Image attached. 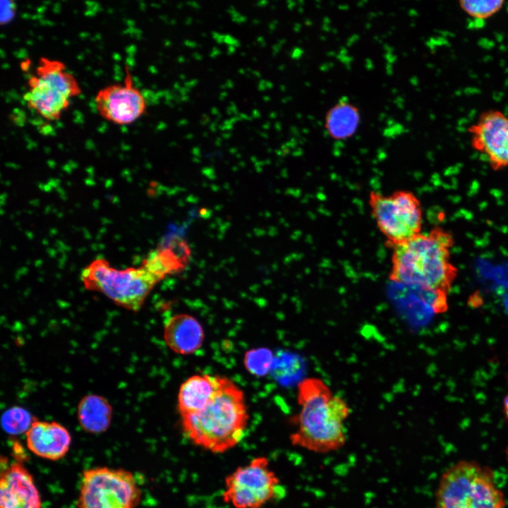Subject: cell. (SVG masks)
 <instances>
[{
    "label": "cell",
    "mask_w": 508,
    "mask_h": 508,
    "mask_svg": "<svg viewBox=\"0 0 508 508\" xmlns=\"http://www.w3.org/2000/svg\"><path fill=\"white\" fill-rule=\"evenodd\" d=\"M15 452L9 463L1 458L0 508H42L34 478L23 463V455Z\"/></svg>",
    "instance_id": "8fae6325"
},
{
    "label": "cell",
    "mask_w": 508,
    "mask_h": 508,
    "mask_svg": "<svg viewBox=\"0 0 508 508\" xmlns=\"http://www.w3.org/2000/svg\"><path fill=\"white\" fill-rule=\"evenodd\" d=\"M35 418L25 408L13 406L7 409L1 415V424L3 430L10 435H18L30 428Z\"/></svg>",
    "instance_id": "ac0fdd59"
},
{
    "label": "cell",
    "mask_w": 508,
    "mask_h": 508,
    "mask_svg": "<svg viewBox=\"0 0 508 508\" xmlns=\"http://www.w3.org/2000/svg\"><path fill=\"white\" fill-rule=\"evenodd\" d=\"M299 412L291 418L295 429L290 435L292 445L316 454L341 449L346 442L345 423L351 413L347 402L334 395L319 377H307L298 385Z\"/></svg>",
    "instance_id": "6da1fadb"
},
{
    "label": "cell",
    "mask_w": 508,
    "mask_h": 508,
    "mask_svg": "<svg viewBox=\"0 0 508 508\" xmlns=\"http://www.w3.org/2000/svg\"><path fill=\"white\" fill-rule=\"evenodd\" d=\"M472 147L483 155L492 169L508 168V116L497 109L481 113L468 129Z\"/></svg>",
    "instance_id": "30bf717a"
},
{
    "label": "cell",
    "mask_w": 508,
    "mask_h": 508,
    "mask_svg": "<svg viewBox=\"0 0 508 508\" xmlns=\"http://www.w3.org/2000/svg\"><path fill=\"white\" fill-rule=\"evenodd\" d=\"M141 490L124 468L98 466L82 473L77 508H136Z\"/></svg>",
    "instance_id": "8992f818"
},
{
    "label": "cell",
    "mask_w": 508,
    "mask_h": 508,
    "mask_svg": "<svg viewBox=\"0 0 508 508\" xmlns=\"http://www.w3.org/2000/svg\"><path fill=\"white\" fill-rule=\"evenodd\" d=\"M205 333L202 325L193 316L179 313L171 316L164 327V340L174 352L190 355L202 346Z\"/></svg>",
    "instance_id": "5bb4252c"
},
{
    "label": "cell",
    "mask_w": 508,
    "mask_h": 508,
    "mask_svg": "<svg viewBox=\"0 0 508 508\" xmlns=\"http://www.w3.org/2000/svg\"><path fill=\"white\" fill-rule=\"evenodd\" d=\"M126 86L114 85L101 90L95 97V107L100 114L119 124L133 121L143 112L145 107L141 92L132 87L128 70Z\"/></svg>",
    "instance_id": "7c38bea8"
},
{
    "label": "cell",
    "mask_w": 508,
    "mask_h": 508,
    "mask_svg": "<svg viewBox=\"0 0 508 508\" xmlns=\"http://www.w3.org/2000/svg\"><path fill=\"white\" fill-rule=\"evenodd\" d=\"M368 205L389 247L403 243L422 232V207L413 193L402 190L391 194L371 191Z\"/></svg>",
    "instance_id": "52a82bcc"
},
{
    "label": "cell",
    "mask_w": 508,
    "mask_h": 508,
    "mask_svg": "<svg viewBox=\"0 0 508 508\" xmlns=\"http://www.w3.org/2000/svg\"><path fill=\"white\" fill-rule=\"evenodd\" d=\"M16 6L12 1H1V23H7L11 20L15 14Z\"/></svg>",
    "instance_id": "44dd1931"
},
{
    "label": "cell",
    "mask_w": 508,
    "mask_h": 508,
    "mask_svg": "<svg viewBox=\"0 0 508 508\" xmlns=\"http://www.w3.org/2000/svg\"><path fill=\"white\" fill-rule=\"evenodd\" d=\"M433 508H505V501L489 468L461 461L442 475Z\"/></svg>",
    "instance_id": "5b68a950"
},
{
    "label": "cell",
    "mask_w": 508,
    "mask_h": 508,
    "mask_svg": "<svg viewBox=\"0 0 508 508\" xmlns=\"http://www.w3.org/2000/svg\"><path fill=\"white\" fill-rule=\"evenodd\" d=\"M273 362L272 352L266 348L248 351L243 358L246 370L250 374L261 377L268 373Z\"/></svg>",
    "instance_id": "d6986e66"
},
{
    "label": "cell",
    "mask_w": 508,
    "mask_h": 508,
    "mask_svg": "<svg viewBox=\"0 0 508 508\" xmlns=\"http://www.w3.org/2000/svg\"><path fill=\"white\" fill-rule=\"evenodd\" d=\"M181 417L186 436L214 454L229 451L243 440L249 418L243 392L226 377L203 409Z\"/></svg>",
    "instance_id": "3957f363"
},
{
    "label": "cell",
    "mask_w": 508,
    "mask_h": 508,
    "mask_svg": "<svg viewBox=\"0 0 508 508\" xmlns=\"http://www.w3.org/2000/svg\"><path fill=\"white\" fill-rule=\"evenodd\" d=\"M279 487L268 459L258 456L226 477L222 498L235 508H261L277 496Z\"/></svg>",
    "instance_id": "ba28073f"
},
{
    "label": "cell",
    "mask_w": 508,
    "mask_h": 508,
    "mask_svg": "<svg viewBox=\"0 0 508 508\" xmlns=\"http://www.w3.org/2000/svg\"><path fill=\"white\" fill-rule=\"evenodd\" d=\"M166 277L156 258L148 253L137 267L117 269L103 258L92 261L81 272L85 288L103 294L117 306L139 310L154 286Z\"/></svg>",
    "instance_id": "277c9868"
},
{
    "label": "cell",
    "mask_w": 508,
    "mask_h": 508,
    "mask_svg": "<svg viewBox=\"0 0 508 508\" xmlns=\"http://www.w3.org/2000/svg\"><path fill=\"white\" fill-rule=\"evenodd\" d=\"M507 464H508V447H507Z\"/></svg>",
    "instance_id": "d4e9b609"
},
{
    "label": "cell",
    "mask_w": 508,
    "mask_h": 508,
    "mask_svg": "<svg viewBox=\"0 0 508 508\" xmlns=\"http://www.w3.org/2000/svg\"><path fill=\"white\" fill-rule=\"evenodd\" d=\"M503 405L504 413L508 418V394L504 399Z\"/></svg>",
    "instance_id": "603a6c76"
},
{
    "label": "cell",
    "mask_w": 508,
    "mask_h": 508,
    "mask_svg": "<svg viewBox=\"0 0 508 508\" xmlns=\"http://www.w3.org/2000/svg\"><path fill=\"white\" fill-rule=\"evenodd\" d=\"M361 121L359 108L343 97L326 112L324 127L327 135L335 140H344L353 137Z\"/></svg>",
    "instance_id": "2e32d148"
},
{
    "label": "cell",
    "mask_w": 508,
    "mask_h": 508,
    "mask_svg": "<svg viewBox=\"0 0 508 508\" xmlns=\"http://www.w3.org/2000/svg\"><path fill=\"white\" fill-rule=\"evenodd\" d=\"M25 435L28 449L36 456L47 460L61 459L71 447L69 431L55 421L35 418Z\"/></svg>",
    "instance_id": "4fadbf2b"
},
{
    "label": "cell",
    "mask_w": 508,
    "mask_h": 508,
    "mask_svg": "<svg viewBox=\"0 0 508 508\" xmlns=\"http://www.w3.org/2000/svg\"><path fill=\"white\" fill-rule=\"evenodd\" d=\"M28 64H29V62H28V61H23V62L21 64V67H22V68H23V70H26L27 68H28Z\"/></svg>",
    "instance_id": "cb8c5ba5"
},
{
    "label": "cell",
    "mask_w": 508,
    "mask_h": 508,
    "mask_svg": "<svg viewBox=\"0 0 508 508\" xmlns=\"http://www.w3.org/2000/svg\"><path fill=\"white\" fill-rule=\"evenodd\" d=\"M454 243L451 232L435 227L392 247L389 280L448 293L458 274L451 259Z\"/></svg>",
    "instance_id": "7a4b0ae2"
},
{
    "label": "cell",
    "mask_w": 508,
    "mask_h": 508,
    "mask_svg": "<svg viewBox=\"0 0 508 508\" xmlns=\"http://www.w3.org/2000/svg\"><path fill=\"white\" fill-rule=\"evenodd\" d=\"M112 406L104 397L90 394L84 396L77 408V418L80 428L91 434L107 431L111 423Z\"/></svg>",
    "instance_id": "e0dca14e"
},
{
    "label": "cell",
    "mask_w": 508,
    "mask_h": 508,
    "mask_svg": "<svg viewBox=\"0 0 508 508\" xmlns=\"http://www.w3.org/2000/svg\"><path fill=\"white\" fill-rule=\"evenodd\" d=\"M64 64L59 61L42 58L37 69L38 77L29 78L31 91L28 105L47 119H57L67 107L68 98L80 92L72 75L64 72Z\"/></svg>",
    "instance_id": "9c48e42d"
},
{
    "label": "cell",
    "mask_w": 508,
    "mask_h": 508,
    "mask_svg": "<svg viewBox=\"0 0 508 508\" xmlns=\"http://www.w3.org/2000/svg\"><path fill=\"white\" fill-rule=\"evenodd\" d=\"M502 0H464L460 8L470 17L483 21L497 13L504 6Z\"/></svg>",
    "instance_id": "ffe728a7"
},
{
    "label": "cell",
    "mask_w": 508,
    "mask_h": 508,
    "mask_svg": "<svg viewBox=\"0 0 508 508\" xmlns=\"http://www.w3.org/2000/svg\"><path fill=\"white\" fill-rule=\"evenodd\" d=\"M222 376L208 374L194 375L180 386L177 408L181 416L195 413L203 409L218 391Z\"/></svg>",
    "instance_id": "9a60e30c"
},
{
    "label": "cell",
    "mask_w": 508,
    "mask_h": 508,
    "mask_svg": "<svg viewBox=\"0 0 508 508\" xmlns=\"http://www.w3.org/2000/svg\"><path fill=\"white\" fill-rule=\"evenodd\" d=\"M40 129V133L44 135L51 134L53 131L52 126L49 125L43 126Z\"/></svg>",
    "instance_id": "7402d4cb"
}]
</instances>
